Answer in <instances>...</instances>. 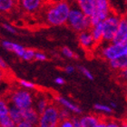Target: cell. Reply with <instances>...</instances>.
Instances as JSON below:
<instances>
[{"instance_id": "6da1fadb", "label": "cell", "mask_w": 127, "mask_h": 127, "mask_svg": "<svg viewBox=\"0 0 127 127\" xmlns=\"http://www.w3.org/2000/svg\"><path fill=\"white\" fill-rule=\"evenodd\" d=\"M70 0L52 1L45 13V23L52 27H61L66 25L72 7Z\"/></svg>"}, {"instance_id": "7a4b0ae2", "label": "cell", "mask_w": 127, "mask_h": 127, "mask_svg": "<svg viewBox=\"0 0 127 127\" xmlns=\"http://www.w3.org/2000/svg\"><path fill=\"white\" fill-rule=\"evenodd\" d=\"M66 25L74 31L80 33L82 31L89 30L92 27L90 16H87L78 5L74 3L72 4V7L68 16Z\"/></svg>"}, {"instance_id": "3957f363", "label": "cell", "mask_w": 127, "mask_h": 127, "mask_svg": "<svg viewBox=\"0 0 127 127\" xmlns=\"http://www.w3.org/2000/svg\"><path fill=\"white\" fill-rule=\"evenodd\" d=\"M6 100L10 104H13L22 110H25L34 107V96L30 92V90L22 87L21 89H16L12 91L6 98Z\"/></svg>"}, {"instance_id": "277c9868", "label": "cell", "mask_w": 127, "mask_h": 127, "mask_svg": "<svg viewBox=\"0 0 127 127\" xmlns=\"http://www.w3.org/2000/svg\"><path fill=\"white\" fill-rule=\"evenodd\" d=\"M120 20H121V16H119L118 14L113 13V12L103 20V43H109L114 41L118 27H119Z\"/></svg>"}, {"instance_id": "5b68a950", "label": "cell", "mask_w": 127, "mask_h": 127, "mask_svg": "<svg viewBox=\"0 0 127 127\" xmlns=\"http://www.w3.org/2000/svg\"><path fill=\"white\" fill-rule=\"evenodd\" d=\"M58 106L53 103H50L45 111L40 114L39 124L40 127H56L60 124V116H59Z\"/></svg>"}, {"instance_id": "8992f818", "label": "cell", "mask_w": 127, "mask_h": 127, "mask_svg": "<svg viewBox=\"0 0 127 127\" xmlns=\"http://www.w3.org/2000/svg\"><path fill=\"white\" fill-rule=\"evenodd\" d=\"M125 45L115 42L103 43L98 50V55L106 61H111L123 54H125Z\"/></svg>"}, {"instance_id": "52a82bcc", "label": "cell", "mask_w": 127, "mask_h": 127, "mask_svg": "<svg viewBox=\"0 0 127 127\" xmlns=\"http://www.w3.org/2000/svg\"><path fill=\"white\" fill-rule=\"evenodd\" d=\"M111 13L112 9L109 0H95L94 11L90 16L92 26L103 22Z\"/></svg>"}, {"instance_id": "ba28073f", "label": "cell", "mask_w": 127, "mask_h": 127, "mask_svg": "<svg viewBox=\"0 0 127 127\" xmlns=\"http://www.w3.org/2000/svg\"><path fill=\"white\" fill-rule=\"evenodd\" d=\"M78 42H79V45H81V47L87 51L94 49V47L97 45L95 40L94 39L90 29L78 33Z\"/></svg>"}, {"instance_id": "9c48e42d", "label": "cell", "mask_w": 127, "mask_h": 127, "mask_svg": "<svg viewBox=\"0 0 127 127\" xmlns=\"http://www.w3.org/2000/svg\"><path fill=\"white\" fill-rule=\"evenodd\" d=\"M126 38H127V16H121L119 27H118L116 34H115L113 42L120 43V44H126Z\"/></svg>"}, {"instance_id": "30bf717a", "label": "cell", "mask_w": 127, "mask_h": 127, "mask_svg": "<svg viewBox=\"0 0 127 127\" xmlns=\"http://www.w3.org/2000/svg\"><path fill=\"white\" fill-rule=\"evenodd\" d=\"M44 1L45 0H18L21 8L28 14L37 12L42 7Z\"/></svg>"}, {"instance_id": "8fae6325", "label": "cell", "mask_w": 127, "mask_h": 127, "mask_svg": "<svg viewBox=\"0 0 127 127\" xmlns=\"http://www.w3.org/2000/svg\"><path fill=\"white\" fill-rule=\"evenodd\" d=\"M40 114L35 110L34 107L23 110V120L28 123L31 126H36L39 124Z\"/></svg>"}, {"instance_id": "7c38bea8", "label": "cell", "mask_w": 127, "mask_h": 127, "mask_svg": "<svg viewBox=\"0 0 127 127\" xmlns=\"http://www.w3.org/2000/svg\"><path fill=\"white\" fill-rule=\"evenodd\" d=\"M1 44H2V47L5 48V50L10 51V52L14 53L18 57H22L25 51H26V48L23 45H19L17 43L9 41V40H3Z\"/></svg>"}, {"instance_id": "4fadbf2b", "label": "cell", "mask_w": 127, "mask_h": 127, "mask_svg": "<svg viewBox=\"0 0 127 127\" xmlns=\"http://www.w3.org/2000/svg\"><path fill=\"white\" fill-rule=\"evenodd\" d=\"M56 101L59 105L63 106L64 108L68 109L69 111H71L73 114H82V110H81V108H80L79 106L73 103L71 101H69L68 99H66V98L63 97V96H60V95L56 96Z\"/></svg>"}, {"instance_id": "5bb4252c", "label": "cell", "mask_w": 127, "mask_h": 127, "mask_svg": "<svg viewBox=\"0 0 127 127\" xmlns=\"http://www.w3.org/2000/svg\"><path fill=\"white\" fill-rule=\"evenodd\" d=\"M109 65L114 71H122L127 67V54H123L116 58L109 61Z\"/></svg>"}, {"instance_id": "9a60e30c", "label": "cell", "mask_w": 127, "mask_h": 127, "mask_svg": "<svg viewBox=\"0 0 127 127\" xmlns=\"http://www.w3.org/2000/svg\"><path fill=\"white\" fill-rule=\"evenodd\" d=\"M49 104H50V103H49V100H48L46 95H38L36 96H34V107L39 114H41V113L45 111Z\"/></svg>"}, {"instance_id": "2e32d148", "label": "cell", "mask_w": 127, "mask_h": 127, "mask_svg": "<svg viewBox=\"0 0 127 127\" xmlns=\"http://www.w3.org/2000/svg\"><path fill=\"white\" fill-rule=\"evenodd\" d=\"M81 125L82 127H98L101 119L95 114H85L81 118Z\"/></svg>"}, {"instance_id": "e0dca14e", "label": "cell", "mask_w": 127, "mask_h": 127, "mask_svg": "<svg viewBox=\"0 0 127 127\" xmlns=\"http://www.w3.org/2000/svg\"><path fill=\"white\" fill-rule=\"evenodd\" d=\"M74 3L85 12L87 16H91L94 11L95 0H74Z\"/></svg>"}, {"instance_id": "ac0fdd59", "label": "cell", "mask_w": 127, "mask_h": 127, "mask_svg": "<svg viewBox=\"0 0 127 127\" xmlns=\"http://www.w3.org/2000/svg\"><path fill=\"white\" fill-rule=\"evenodd\" d=\"M90 31L92 33V35H93L94 39L95 40L96 44L103 43V22L92 26L90 28Z\"/></svg>"}, {"instance_id": "d6986e66", "label": "cell", "mask_w": 127, "mask_h": 127, "mask_svg": "<svg viewBox=\"0 0 127 127\" xmlns=\"http://www.w3.org/2000/svg\"><path fill=\"white\" fill-rule=\"evenodd\" d=\"M9 115L17 126V125L23 120V110L9 103Z\"/></svg>"}, {"instance_id": "ffe728a7", "label": "cell", "mask_w": 127, "mask_h": 127, "mask_svg": "<svg viewBox=\"0 0 127 127\" xmlns=\"http://www.w3.org/2000/svg\"><path fill=\"white\" fill-rule=\"evenodd\" d=\"M16 5V0H0V11L2 13L10 12Z\"/></svg>"}, {"instance_id": "44dd1931", "label": "cell", "mask_w": 127, "mask_h": 127, "mask_svg": "<svg viewBox=\"0 0 127 127\" xmlns=\"http://www.w3.org/2000/svg\"><path fill=\"white\" fill-rule=\"evenodd\" d=\"M94 108L96 112L102 113V114H111L114 111V109L112 108L111 106L106 105V104H103V103H95Z\"/></svg>"}, {"instance_id": "7402d4cb", "label": "cell", "mask_w": 127, "mask_h": 127, "mask_svg": "<svg viewBox=\"0 0 127 127\" xmlns=\"http://www.w3.org/2000/svg\"><path fill=\"white\" fill-rule=\"evenodd\" d=\"M34 56H35V51L34 49L26 48V51L21 58L24 61H32V60H34Z\"/></svg>"}, {"instance_id": "603a6c76", "label": "cell", "mask_w": 127, "mask_h": 127, "mask_svg": "<svg viewBox=\"0 0 127 127\" xmlns=\"http://www.w3.org/2000/svg\"><path fill=\"white\" fill-rule=\"evenodd\" d=\"M18 84L21 87L25 88V89H27V90H34V88H35V85H34V83L30 82V81H27V80L19 79Z\"/></svg>"}, {"instance_id": "cb8c5ba5", "label": "cell", "mask_w": 127, "mask_h": 127, "mask_svg": "<svg viewBox=\"0 0 127 127\" xmlns=\"http://www.w3.org/2000/svg\"><path fill=\"white\" fill-rule=\"evenodd\" d=\"M62 54H63V56H64L65 57L67 58H78V56H77L76 54H74V52L72 49H70L69 47L67 46H64L62 48Z\"/></svg>"}, {"instance_id": "d4e9b609", "label": "cell", "mask_w": 127, "mask_h": 127, "mask_svg": "<svg viewBox=\"0 0 127 127\" xmlns=\"http://www.w3.org/2000/svg\"><path fill=\"white\" fill-rule=\"evenodd\" d=\"M71 114H73L71 111H69L68 109L64 108L59 110V116H60V120H64V119H68L71 117Z\"/></svg>"}, {"instance_id": "484cf974", "label": "cell", "mask_w": 127, "mask_h": 127, "mask_svg": "<svg viewBox=\"0 0 127 127\" xmlns=\"http://www.w3.org/2000/svg\"><path fill=\"white\" fill-rule=\"evenodd\" d=\"M78 70H79L80 72H81V74H83L84 75H85L87 79L89 80H94V75L93 74L91 73L89 70H88L87 68H85V66H78Z\"/></svg>"}, {"instance_id": "4316f807", "label": "cell", "mask_w": 127, "mask_h": 127, "mask_svg": "<svg viewBox=\"0 0 127 127\" xmlns=\"http://www.w3.org/2000/svg\"><path fill=\"white\" fill-rule=\"evenodd\" d=\"M2 28L5 31H6L7 33H9V34H16V29L15 28V27L12 26V25L10 24H8V23H3L2 24Z\"/></svg>"}, {"instance_id": "83f0119b", "label": "cell", "mask_w": 127, "mask_h": 127, "mask_svg": "<svg viewBox=\"0 0 127 127\" xmlns=\"http://www.w3.org/2000/svg\"><path fill=\"white\" fill-rule=\"evenodd\" d=\"M60 127H74V124H73V120L68 118V119H64L60 121L59 124Z\"/></svg>"}, {"instance_id": "f1b7e54d", "label": "cell", "mask_w": 127, "mask_h": 127, "mask_svg": "<svg viewBox=\"0 0 127 127\" xmlns=\"http://www.w3.org/2000/svg\"><path fill=\"white\" fill-rule=\"evenodd\" d=\"M34 60L39 62H45L47 60V56L46 55L42 52H35V56H34Z\"/></svg>"}, {"instance_id": "f546056e", "label": "cell", "mask_w": 127, "mask_h": 127, "mask_svg": "<svg viewBox=\"0 0 127 127\" xmlns=\"http://www.w3.org/2000/svg\"><path fill=\"white\" fill-rule=\"evenodd\" d=\"M119 78L124 82L127 83V67L119 72Z\"/></svg>"}, {"instance_id": "4dcf8cb0", "label": "cell", "mask_w": 127, "mask_h": 127, "mask_svg": "<svg viewBox=\"0 0 127 127\" xmlns=\"http://www.w3.org/2000/svg\"><path fill=\"white\" fill-rule=\"evenodd\" d=\"M119 123L114 120H106V127H118Z\"/></svg>"}, {"instance_id": "1f68e13d", "label": "cell", "mask_w": 127, "mask_h": 127, "mask_svg": "<svg viewBox=\"0 0 127 127\" xmlns=\"http://www.w3.org/2000/svg\"><path fill=\"white\" fill-rule=\"evenodd\" d=\"M64 70V72H65L66 74H74V72H75V67H74V66H73V65H66Z\"/></svg>"}, {"instance_id": "d6a6232c", "label": "cell", "mask_w": 127, "mask_h": 127, "mask_svg": "<svg viewBox=\"0 0 127 127\" xmlns=\"http://www.w3.org/2000/svg\"><path fill=\"white\" fill-rule=\"evenodd\" d=\"M73 120V124H74V127H82L81 125V120L78 117H74L72 118Z\"/></svg>"}, {"instance_id": "836d02e7", "label": "cell", "mask_w": 127, "mask_h": 127, "mask_svg": "<svg viewBox=\"0 0 127 127\" xmlns=\"http://www.w3.org/2000/svg\"><path fill=\"white\" fill-rule=\"evenodd\" d=\"M54 82H55V84L57 85H64L65 81H64V79L63 77L59 76V77H56Z\"/></svg>"}, {"instance_id": "e575fe53", "label": "cell", "mask_w": 127, "mask_h": 127, "mask_svg": "<svg viewBox=\"0 0 127 127\" xmlns=\"http://www.w3.org/2000/svg\"><path fill=\"white\" fill-rule=\"evenodd\" d=\"M0 68L2 69V70H5V69L7 68V64H6V63H5V60L3 58H0Z\"/></svg>"}, {"instance_id": "d590c367", "label": "cell", "mask_w": 127, "mask_h": 127, "mask_svg": "<svg viewBox=\"0 0 127 127\" xmlns=\"http://www.w3.org/2000/svg\"><path fill=\"white\" fill-rule=\"evenodd\" d=\"M98 127H106V121L105 120H102L101 119L99 125H98Z\"/></svg>"}, {"instance_id": "8d00e7d4", "label": "cell", "mask_w": 127, "mask_h": 127, "mask_svg": "<svg viewBox=\"0 0 127 127\" xmlns=\"http://www.w3.org/2000/svg\"><path fill=\"white\" fill-rule=\"evenodd\" d=\"M110 106H111V107H112L113 109H114H114H116V108H117V104H116L115 103H114V102H112V103H110Z\"/></svg>"}, {"instance_id": "74e56055", "label": "cell", "mask_w": 127, "mask_h": 127, "mask_svg": "<svg viewBox=\"0 0 127 127\" xmlns=\"http://www.w3.org/2000/svg\"><path fill=\"white\" fill-rule=\"evenodd\" d=\"M125 54H127V44L125 45Z\"/></svg>"}, {"instance_id": "f35d334b", "label": "cell", "mask_w": 127, "mask_h": 127, "mask_svg": "<svg viewBox=\"0 0 127 127\" xmlns=\"http://www.w3.org/2000/svg\"><path fill=\"white\" fill-rule=\"evenodd\" d=\"M49 1H50V2H52V1H56V0H49Z\"/></svg>"}, {"instance_id": "ab89813d", "label": "cell", "mask_w": 127, "mask_h": 127, "mask_svg": "<svg viewBox=\"0 0 127 127\" xmlns=\"http://www.w3.org/2000/svg\"><path fill=\"white\" fill-rule=\"evenodd\" d=\"M126 97H127V89H126Z\"/></svg>"}, {"instance_id": "60d3db41", "label": "cell", "mask_w": 127, "mask_h": 127, "mask_svg": "<svg viewBox=\"0 0 127 127\" xmlns=\"http://www.w3.org/2000/svg\"><path fill=\"white\" fill-rule=\"evenodd\" d=\"M126 44H127V38H126Z\"/></svg>"}, {"instance_id": "b9f144b4", "label": "cell", "mask_w": 127, "mask_h": 127, "mask_svg": "<svg viewBox=\"0 0 127 127\" xmlns=\"http://www.w3.org/2000/svg\"><path fill=\"white\" fill-rule=\"evenodd\" d=\"M126 4H127V0H126Z\"/></svg>"}]
</instances>
